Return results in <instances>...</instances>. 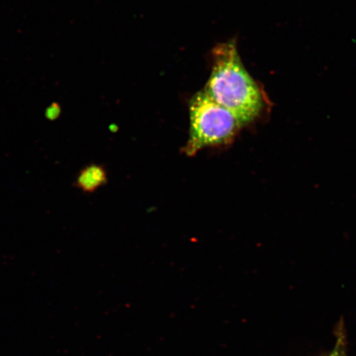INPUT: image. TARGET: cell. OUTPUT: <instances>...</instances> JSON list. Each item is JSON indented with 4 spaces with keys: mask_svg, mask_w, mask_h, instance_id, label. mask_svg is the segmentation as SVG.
<instances>
[{
    "mask_svg": "<svg viewBox=\"0 0 356 356\" xmlns=\"http://www.w3.org/2000/svg\"><path fill=\"white\" fill-rule=\"evenodd\" d=\"M213 59L211 75L204 91L229 111L242 126L252 122L261 113L264 97L244 68L235 42L218 44Z\"/></svg>",
    "mask_w": 356,
    "mask_h": 356,
    "instance_id": "1",
    "label": "cell"
},
{
    "mask_svg": "<svg viewBox=\"0 0 356 356\" xmlns=\"http://www.w3.org/2000/svg\"><path fill=\"white\" fill-rule=\"evenodd\" d=\"M242 124L204 91L190 102V137L185 152L189 156L211 146L230 144Z\"/></svg>",
    "mask_w": 356,
    "mask_h": 356,
    "instance_id": "2",
    "label": "cell"
},
{
    "mask_svg": "<svg viewBox=\"0 0 356 356\" xmlns=\"http://www.w3.org/2000/svg\"><path fill=\"white\" fill-rule=\"evenodd\" d=\"M106 172L99 164H90L79 172L74 186L86 193H92L106 184Z\"/></svg>",
    "mask_w": 356,
    "mask_h": 356,
    "instance_id": "3",
    "label": "cell"
},
{
    "mask_svg": "<svg viewBox=\"0 0 356 356\" xmlns=\"http://www.w3.org/2000/svg\"><path fill=\"white\" fill-rule=\"evenodd\" d=\"M336 345L333 350L326 356H347L346 340L344 328L341 326L337 329Z\"/></svg>",
    "mask_w": 356,
    "mask_h": 356,
    "instance_id": "4",
    "label": "cell"
},
{
    "mask_svg": "<svg viewBox=\"0 0 356 356\" xmlns=\"http://www.w3.org/2000/svg\"><path fill=\"white\" fill-rule=\"evenodd\" d=\"M61 115V106L57 102H53L46 110V118L48 121L54 122L59 118Z\"/></svg>",
    "mask_w": 356,
    "mask_h": 356,
    "instance_id": "5",
    "label": "cell"
}]
</instances>
